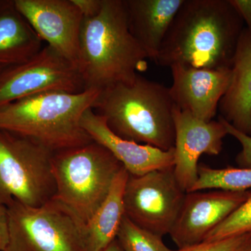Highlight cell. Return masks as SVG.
<instances>
[{
  "label": "cell",
  "mask_w": 251,
  "mask_h": 251,
  "mask_svg": "<svg viewBox=\"0 0 251 251\" xmlns=\"http://www.w3.org/2000/svg\"><path fill=\"white\" fill-rule=\"evenodd\" d=\"M212 188L234 192L249 191L251 188V168L228 166L214 169L202 163L198 165L197 181L188 192Z\"/></svg>",
  "instance_id": "d6986e66"
},
{
  "label": "cell",
  "mask_w": 251,
  "mask_h": 251,
  "mask_svg": "<svg viewBox=\"0 0 251 251\" xmlns=\"http://www.w3.org/2000/svg\"><path fill=\"white\" fill-rule=\"evenodd\" d=\"M251 233V196L206 236L204 242Z\"/></svg>",
  "instance_id": "44dd1931"
},
{
  "label": "cell",
  "mask_w": 251,
  "mask_h": 251,
  "mask_svg": "<svg viewBox=\"0 0 251 251\" xmlns=\"http://www.w3.org/2000/svg\"><path fill=\"white\" fill-rule=\"evenodd\" d=\"M41 40L77 67L83 16L73 0H15Z\"/></svg>",
  "instance_id": "8fae6325"
},
{
  "label": "cell",
  "mask_w": 251,
  "mask_h": 251,
  "mask_svg": "<svg viewBox=\"0 0 251 251\" xmlns=\"http://www.w3.org/2000/svg\"><path fill=\"white\" fill-rule=\"evenodd\" d=\"M7 206L0 204V251H6L9 237Z\"/></svg>",
  "instance_id": "d4e9b609"
},
{
  "label": "cell",
  "mask_w": 251,
  "mask_h": 251,
  "mask_svg": "<svg viewBox=\"0 0 251 251\" xmlns=\"http://www.w3.org/2000/svg\"><path fill=\"white\" fill-rule=\"evenodd\" d=\"M251 196V191L186 193L170 235L178 249L204 242L206 236Z\"/></svg>",
  "instance_id": "30bf717a"
},
{
  "label": "cell",
  "mask_w": 251,
  "mask_h": 251,
  "mask_svg": "<svg viewBox=\"0 0 251 251\" xmlns=\"http://www.w3.org/2000/svg\"><path fill=\"white\" fill-rule=\"evenodd\" d=\"M54 151L37 140L0 130V204L41 206L53 200Z\"/></svg>",
  "instance_id": "8992f818"
},
{
  "label": "cell",
  "mask_w": 251,
  "mask_h": 251,
  "mask_svg": "<svg viewBox=\"0 0 251 251\" xmlns=\"http://www.w3.org/2000/svg\"><path fill=\"white\" fill-rule=\"evenodd\" d=\"M117 240L124 251H174L163 242V237L141 228L124 216Z\"/></svg>",
  "instance_id": "ffe728a7"
},
{
  "label": "cell",
  "mask_w": 251,
  "mask_h": 251,
  "mask_svg": "<svg viewBox=\"0 0 251 251\" xmlns=\"http://www.w3.org/2000/svg\"><path fill=\"white\" fill-rule=\"evenodd\" d=\"M148 59L130 33L125 0H103L97 16L83 18L77 69L85 90L133 82L148 70Z\"/></svg>",
  "instance_id": "7a4b0ae2"
},
{
  "label": "cell",
  "mask_w": 251,
  "mask_h": 251,
  "mask_svg": "<svg viewBox=\"0 0 251 251\" xmlns=\"http://www.w3.org/2000/svg\"><path fill=\"white\" fill-rule=\"evenodd\" d=\"M244 21L229 0H184L154 62L162 67H232Z\"/></svg>",
  "instance_id": "6da1fadb"
},
{
  "label": "cell",
  "mask_w": 251,
  "mask_h": 251,
  "mask_svg": "<svg viewBox=\"0 0 251 251\" xmlns=\"http://www.w3.org/2000/svg\"><path fill=\"white\" fill-rule=\"evenodd\" d=\"M123 168L110 151L94 140L56 151L52 160L56 184L53 200L85 226L104 202Z\"/></svg>",
  "instance_id": "5b68a950"
},
{
  "label": "cell",
  "mask_w": 251,
  "mask_h": 251,
  "mask_svg": "<svg viewBox=\"0 0 251 251\" xmlns=\"http://www.w3.org/2000/svg\"><path fill=\"white\" fill-rule=\"evenodd\" d=\"M81 126L92 140L110 151L132 176L174 168L175 148L164 151L151 145L123 139L115 135L103 117L92 108L84 112Z\"/></svg>",
  "instance_id": "5bb4252c"
},
{
  "label": "cell",
  "mask_w": 251,
  "mask_h": 251,
  "mask_svg": "<svg viewBox=\"0 0 251 251\" xmlns=\"http://www.w3.org/2000/svg\"><path fill=\"white\" fill-rule=\"evenodd\" d=\"M174 108L169 87L140 74L100 92L92 107L115 135L164 151L175 148Z\"/></svg>",
  "instance_id": "3957f363"
},
{
  "label": "cell",
  "mask_w": 251,
  "mask_h": 251,
  "mask_svg": "<svg viewBox=\"0 0 251 251\" xmlns=\"http://www.w3.org/2000/svg\"><path fill=\"white\" fill-rule=\"evenodd\" d=\"M83 18H93L101 10L103 0H73Z\"/></svg>",
  "instance_id": "cb8c5ba5"
},
{
  "label": "cell",
  "mask_w": 251,
  "mask_h": 251,
  "mask_svg": "<svg viewBox=\"0 0 251 251\" xmlns=\"http://www.w3.org/2000/svg\"><path fill=\"white\" fill-rule=\"evenodd\" d=\"M42 41L15 0H0V69L30 59L42 49Z\"/></svg>",
  "instance_id": "e0dca14e"
},
{
  "label": "cell",
  "mask_w": 251,
  "mask_h": 251,
  "mask_svg": "<svg viewBox=\"0 0 251 251\" xmlns=\"http://www.w3.org/2000/svg\"><path fill=\"white\" fill-rule=\"evenodd\" d=\"M219 120L226 127L227 134L233 136L242 145V151L238 153L235 158L238 168H251V136L236 129L220 115Z\"/></svg>",
  "instance_id": "603a6c76"
},
{
  "label": "cell",
  "mask_w": 251,
  "mask_h": 251,
  "mask_svg": "<svg viewBox=\"0 0 251 251\" xmlns=\"http://www.w3.org/2000/svg\"><path fill=\"white\" fill-rule=\"evenodd\" d=\"M51 91H85L78 69L46 46L30 59L0 69V106Z\"/></svg>",
  "instance_id": "9c48e42d"
},
{
  "label": "cell",
  "mask_w": 251,
  "mask_h": 251,
  "mask_svg": "<svg viewBox=\"0 0 251 251\" xmlns=\"http://www.w3.org/2000/svg\"><path fill=\"white\" fill-rule=\"evenodd\" d=\"M128 27L154 62L172 23L184 0H125Z\"/></svg>",
  "instance_id": "9a60e30c"
},
{
  "label": "cell",
  "mask_w": 251,
  "mask_h": 251,
  "mask_svg": "<svg viewBox=\"0 0 251 251\" xmlns=\"http://www.w3.org/2000/svg\"><path fill=\"white\" fill-rule=\"evenodd\" d=\"M100 91L44 92L0 106V130L29 137L54 152L92 141L81 126Z\"/></svg>",
  "instance_id": "277c9868"
},
{
  "label": "cell",
  "mask_w": 251,
  "mask_h": 251,
  "mask_svg": "<svg viewBox=\"0 0 251 251\" xmlns=\"http://www.w3.org/2000/svg\"><path fill=\"white\" fill-rule=\"evenodd\" d=\"M174 121V173L180 186L187 193L197 181L200 157L219 155L227 131L219 120L202 121L175 105Z\"/></svg>",
  "instance_id": "7c38bea8"
},
{
  "label": "cell",
  "mask_w": 251,
  "mask_h": 251,
  "mask_svg": "<svg viewBox=\"0 0 251 251\" xmlns=\"http://www.w3.org/2000/svg\"><path fill=\"white\" fill-rule=\"evenodd\" d=\"M231 70L230 85L219 105L220 116L251 136V33L247 28L238 41Z\"/></svg>",
  "instance_id": "2e32d148"
},
{
  "label": "cell",
  "mask_w": 251,
  "mask_h": 251,
  "mask_svg": "<svg viewBox=\"0 0 251 251\" xmlns=\"http://www.w3.org/2000/svg\"><path fill=\"white\" fill-rule=\"evenodd\" d=\"M242 251H251V233Z\"/></svg>",
  "instance_id": "83f0119b"
},
{
  "label": "cell",
  "mask_w": 251,
  "mask_h": 251,
  "mask_svg": "<svg viewBox=\"0 0 251 251\" xmlns=\"http://www.w3.org/2000/svg\"><path fill=\"white\" fill-rule=\"evenodd\" d=\"M186 194L174 168L129 175L124 193L125 215L141 228L163 237L170 234Z\"/></svg>",
  "instance_id": "ba28073f"
},
{
  "label": "cell",
  "mask_w": 251,
  "mask_h": 251,
  "mask_svg": "<svg viewBox=\"0 0 251 251\" xmlns=\"http://www.w3.org/2000/svg\"><path fill=\"white\" fill-rule=\"evenodd\" d=\"M170 68L173 75L170 93L175 106L202 121H212L230 85V68L198 69L183 65Z\"/></svg>",
  "instance_id": "4fadbf2b"
},
{
  "label": "cell",
  "mask_w": 251,
  "mask_h": 251,
  "mask_svg": "<svg viewBox=\"0 0 251 251\" xmlns=\"http://www.w3.org/2000/svg\"><path fill=\"white\" fill-rule=\"evenodd\" d=\"M237 10L244 23H247L248 30L251 33V0H229Z\"/></svg>",
  "instance_id": "484cf974"
},
{
  "label": "cell",
  "mask_w": 251,
  "mask_h": 251,
  "mask_svg": "<svg viewBox=\"0 0 251 251\" xmlns=\"http://www.w3.org/2000/svg\"><path fill=\"white\" fill-rule=\"evenodd\" d=\"M125 168L117 175L108 196L83 226L86 251H101L117 239L125 215L124 193L128 179Z\"/></svg>",
  "instance_id": "ac0fdd59"
},
{
  "label": "cell",
  "mask_w": 251,
  "mask_h": 251,
  "mask_svg": "<svg viewBox=\"0 0 251 251\" xmlns=\"http://www.w3.org/2000/svg\"><path fill=\"white\" fill-rule=\"evenodd\" d=\"M101 251H124L123 249L119 244L118 241L116 239L113 241V242L110 243V244L103 249Z\"/></svg>",
  "instance_id": "4316f807"
},
{
  "label": "cell",
  "mask_w": 251,
  "mask_h": 251,
  "mask_svg": "<svg viewBox=\"0 0 251 251\" xmlns=\"http://www.w3.org/2000/svg\"><path fill=\"white\" fill-rule=\"evenodd\" d=\"M250 234H242L213 242H202L191 247L174 251H242Z\"/></svg>",
  "instance_id": "7402d4cb"
},
{
  "label": "cell",
  "mask_w": 251,
  "mask_h": 251,
  "mask_svg": "<svg viewBox=\"0 0 251 251\" xmlns=\"http://www.w3.org/2000/svg\"><path fill=\"white\" fill-rule=\"evenodd\" d=\"M7 209L6 251H86L83 225L54 200L36 207L14 201Z\"/></svg>",
  "instance_id": "52a82bcc"
}]
</instances>
